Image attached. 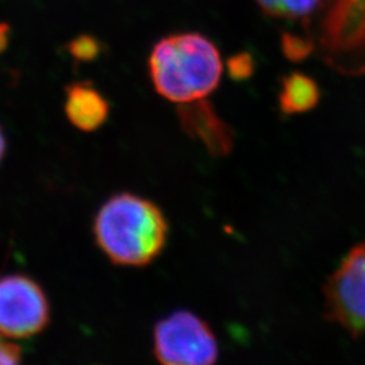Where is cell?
<instances>
[{"mask_svg":"<svg viewBox=\"0 0 365 365\" xmlns=\"http://www.w3.org/2000/svg\"><path fill=\"white\" fill-rule=\"evenodd\" d=\"M153 354L165 365H210L218 360V341L209 324L190 310H178L157 322Z\"/></svg>","mask_w":365,"mask_h":365,"instance_id":"cell-3","label":"cell"},{"mask_svg":"<svg viewBox=\"0 0 365 365\" xmlns=\"http://www.w3.org/2000/svg\"><path fill=\"white\" fill-rule=\"evenodd\" d=\"M93 237L106 257L120 267H146L167 245L170 225L163 210L144 196H111L93 220Z\"/></svg>","mask_w":365,"mask_h":365,"instance_id":"cell-1","label":"cell"},{"mask_svg":"<svg viewBox=\"0 0 365 365\" xmlns=\"http://www.w3.org/2000/svg\"><path fill=\"white\" fill-rule=\"evenodd\" d=\"M321 0H256L261 11L282 19H304L315 11Z\"/></svg>","mask_w":365,"mask_h":365,"instance_id":"cell-10","label":"cell"},{"mask_svg":"<svg viewBox=\"0 0 365 365\" xmlns=\"http://www.w3.org/2000/svg\"><path fill=\"white\" fill-rule=\"evenodd\" d=\"M64 110L71 125L86 133L101 129L110 115L107 99L90 81L66 86Z\"/></svg>","mask_w":365,"mask_h":365,"instance_id":"cell-8","label":"cell"},{"mask_svg":"<svg viewBox=\"0 0 365 365\" xmlns=\"http://www.w3.org/2000/svg\"><path fill=\"white\" fill-rule=\"evenodd\" d=\"M255 68H256L255 58L248 52L237 53L227 61L229 75L235 81H242L252 78L255 73Z\"/></svg>","mask_w":365,"mask_h":365,"instance_id":"cell-13","label":"cell"},{"mask_svg":"<svg viewBox=\"0 0 365 365\" xmlns=\"http://www.w3.org/2000/svg\"><path fill=\"white\" fill-rule=\"evenodd\" d=\"M66 49L76 63H92L102 53V42L91 34H80L68 42Z\"/></svg>","mask_w":365,"mask_h":365,"instance_id":"cell-11","label":"cell"},{"mask_svg":"<svg viewBox=\"0 0 365 365\" xmlns=\"http://www.w3.org/2000/svg\"><path fill=\"white\" fill-rule=\"evenodd\" d=\"M10 33H11L10 26H9L7 24L1 22V24H0V53L4 52L6 48H7V45H9Z\"/></svg>","mask_w":365,"mask_h":365,"instance_id":"cell-15","label":"cell"},{"mask_svg":"<svg viewBox=\"0 0 365 365\" xmlns=\"http://www.w3.org/2000/svg\"><path fill=\"white\" fill-rule=\"evenodd\" d=\"M22 348L10 341L0 339V365H15L22 361Z\"/></svg>","mask_w":365,"mask_h":365,"instance_id":"cell-14","label":"cell"},{"mask_svg":"<svg viewBox=\"0 0 365 365\" xmlns=\"http://www.w3.org/2000/svg\"><path fill=\"white\" fill-rule=\"evenodd\" d=\"M321 99V91L313 78L292 72L282 80L279 107L283 114H304L315 108Z\"/></svg>","mask_w":365,"mask_h":365,"instance_id":"cell-9","label":"cell"},{"mask_svg":"<svg viewBox=\"0 0 365 365\" xmlns=\"http://www.w3.org/2000/svg\"><path fill=\"white\" fill-rule=\"evenodd\" d=\"M6 150H7V141H6L4 133H3V130H1V126H0V163H1V160L4 158Z\"/></svg>","mask_w":365,"mask_h":365,"instance_id":"cell-16","label":"cell"},{"mask_svg":"<svg viewBox=\"0 0 365 365\" xmlns=\"http://www.w3.org/2000/svg\"><path fill=\"white\" fill-rule=\"evenodd\" d=\"M329 322L337 324L353 339L365 336V241L342 260L324 288Z\"/></svg>","mask_w":365,"mask_h":365,"instance_id":"cell-5","label":"cell"},{"mask_svg":"<svg viewBox=\"0 0 365 365\" xmlns=\"http://www.w3.org/2000/svg\"><path fill=\"white\" fill-rule=\"evenodd\" d=\"M176 114L182 131L205 145L211 156H229L235 149L233 128L218 115L207 98L178 105Z\"/></svg>","mask_w":365,"mask_h":365,"instance_id":"cell-6","label":"cell"},{"mask_svg":"<svg viewBox=\"0 0 365 365\" xmlns=\"http://www.w3.org/2000/svg\"><path fill=\"white\" fill-rule=\"evenodd\" d=\"M51 322V303L38 283L24 274L0 276V336L29 339Z\"/></svg>","mask_w":365,"mask_h":365,"instance_id":"cell-4","label":"cell"},{"mask_svg":"<svg viewBox=\"0 0 365 365\" xmlns=\"http://www.w3.org/2000/svg\"><path fill=\"white\" fill-rule=\"evenodd\" d=\"M149 76L157 93L176 105L207 98L223 72L221 53L199 33L160 39L149 56Z\"/></svg>","mask_w":365,"mask_h":365,"instance_id":"cell-2","label":"cell"},{"mask_svg":"<svg viewBox=\"0 0 365 365\" xmlns=\"http://www.w3.org/2000/svg\"><path fill=\"white\" fill-rule=\"evenodd\" d=\"M325 49L334 54L353 52L365 45V0H337L324 31Z\"/></svg>","mask_w":365,"mask_h":365,"instance_id":"cell-7","label":"cell"},{"mask_svg":"<svg viewBox=\"0 0 365 365\" xmlns=\"http://www.w3.org/2000/svg\"><path fill=\"white\" fill-rule=\"evenodd\" d=\"M280 45H282V52L284 54V57L291 63L304 61L314 52V48H315L312 39L297 36L288 31L282 33Z\"/></svg>","mask_w":365,"mask_h":365,"instance_id":"cell-12","label":"cell"}]
</instances>
